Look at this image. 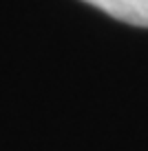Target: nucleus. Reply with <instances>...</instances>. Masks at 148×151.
Masks as SVG:
<instances>
[{
	"label": "nucleus",
	"instance_id": "obj_1",
	"mask_svg": "<svg viewBox=\"0 0 148 151\" xmlns=\"http://www.w3.org/2000/svg\"><path fill=\"white\" fill-rule=\"evenodd\" d=\"M97 9L106 11L111 18L133 27H148V0H84Z\"/></svg>",
	"mask_w": 148,
	"mask_h": 151
}]
</instances>
